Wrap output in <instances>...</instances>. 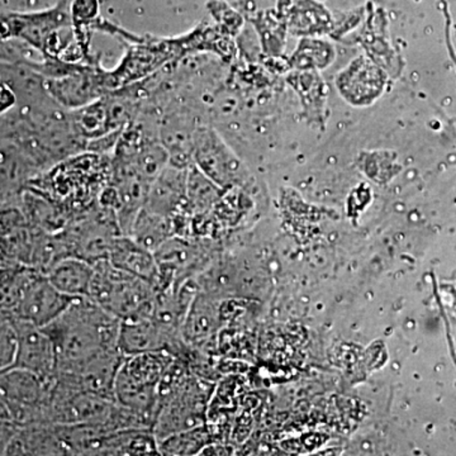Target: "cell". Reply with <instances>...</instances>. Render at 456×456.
<instances>
[{"label":"cell","mask_w":456,"mask_h":456,"mask_svg":"<svg viewBox=\"0 0 456 456\" xmlns=\"http://www.w3.org/2000/svg\"><path fill=\"white\" fill-rule=\"evenodd\" d=\"M121 320L86 298H75L42 327L55 346L57 374L74 373L106 351L118 349Z\"/></svg>","instance_id":"cell-1"},{"label":"cell","mask_w":456,"mask_h":456,"mask_svg":"<svg viewBox=\"0 0 456 456\" xmlns=\"http://www.w3.org/2000/svg\"><path fill=\"white\" fill-rule=\"evenodd\" d=\"M173 362L174 355L167 351L126 356L114 382L117 403L147 419H155L161 379Z\"/></svg>","instance_id":"cell-2"},{"label":"cell","mask_w":456,"mask_h":456,"mask_svg":"<svg viewBox=\"0 0 456 456\" xmlns=\"http://www.w3.org/2000/svg\"><path fill=\"white\" fill-rule=\"evenodd\" d=\"M93 265L89 299L119 320L152 317L156 290L151 284L116 268L108 259Z\"/></svg>","instance_id":"cell-3"},{"label":"cell","mask_w":456,"mask_h":456,"mask_svg":"<svg viewBox=\"0 0 456 456\" xmlns=\"http://www.w3.org/2000/svg\"><path fill=\"white\" fill-rule=\"evenodd\" d=\"M191 160L222 189L242 188L250 180L241 161L220 137L208 128H200L191 137Z\"/></svg>","instance_id":"cell-4"},{"label":"cell","mask_w":456,"mask_h":456,"mask_svg":"<svg viewBox=\"0 0 456 456\" xmlns=\"http://www.w3.org/2000/svg\"><path fill=\"white\" fill-rule=\"evenodd\" d=\"M74 299L56 289L44 273L27 268L16 305L8 314L44 327L59 317Z\"/></svg>","instance_id":"cell-5"},{"label":"cell","mask_w":456,"mask_h":456,"mask_svg":"<svg viewBox=\"0 0 456 456\" xmlns=\"http://www.w3.org/2000/svg\"><path fill=\"white\" fill-rule=\"evenodd\" d=\"M12 320L17 340L16 358L12 368L31 371L45 382H55L56 351L50 336L40 326L18 318L12 317Z\"/></svg>","instance_id":"cell-6"},{"label":"cell","mask_w":456,"mask_h":456,"mask_svg":"<svg viewBox=\"0 0 456 456\" xmlns=\"http://www.w3.org/2000/svg\"><path fill=\"white\" fill-rule=\"evenodd\" d=\"M179 347V331L167 329L152 317L121 320L118 349L125 356L154 351H167L171 355H175Z\"/></svg>","instance_id":"cell-7"},{"label":"cell","mask_w":456,"mask_h":456,"mask_svg":"<svg viewBox=\"0 0 456 456\" xmlns=\"http://www.w3.org/2000/svg\"><path fill=\"white\" fill-rule=\"evenodd\" d=\"M188 169L167 165L150 185L145 206L147 211L174 217L187 209Z\"/></svg>","instance_id":"cell-8"},{"label":"cell","mask_w":456,"mask_h":456,"mask_svg":"<svg viewBox=\"0 0 456 456\" xmlns=\"http://www.w3.org/2000/svg\"><path fill=\"white\" fill-rule=\"evenodd\" d=\"M108 260L116 268L142 279L158 290L160 285V269L152 251L137 244L130 236L119 235L113 240Z\"/></svg>","instance_id":"cell-9"},{"label":"cell","mask_w":456,"mask_h":456,"mask_svg":"<svg viewBox=\"0 0 456 456\" xmlns=\"http://www.w3.org/2000/svg\"><path fill=\"white\" fill-rule=\"evenodd\" d=\"M7 455H71L53 424H33L18 428Z\"/></svg>","instance_id":"cell-10"},{"label":"cell","mask_w":456,"mask_h":456,"mask_svg":"<svg viewBox=\"0 0 456 456\" xmlns=\"http://www.w3.org/2000/svg\"><path fill=\"white\" fill-rule=\"evenodd\" d=\"M102 83H106V77L102 80L99 74L75 68L71 73L49 83V89L64 106L79 108L94 102L104 86Z\"/></svg>","instance_id":"cell-11"},{"label":"cell","mask_w":456,"mask_h":456,"mask_svg":"<svg viewBox=\"0 0 456 456\" xmlns=\"http://www.w3.org/2000/svg\"><path fill=\"white\" fill-rule=\"evenodd\" d=\"M93 275L94 265L77 256H66L57 261L46 273V277L56 289L73 298H86L89 296Z\"/></svg>","instance_id":"cell-12"},{"label":"cell","mask_w":456,"mask_h":456,"mask_svg":"<svg viewBox=\"0 0 456 456\" xmlns=\"http://www.w3.org/2000/svg\"><path fill=\"white\" fill-rule=\"evenodd\" d=\"M128 236L154 253L165 241L176 236L175 222L173 217L156 215L142 208L132 224Z\"/></svg>","instance_id":"cell-13"},{"label":"cell","mask_w":456,"mask_h":456,"mask_svg":"<svg viewBox=\"0 0 456 456\" xmlns=\"http://www.w3.org/2000/svg\"><path fill=\"white\" fill-rule=\"evenodd\" d=\"M224 189L204 175L196 165L191 164L187 176V209L189 215H200L212 208L222 198Z\"/></svg>","instance_id":"cell-14"},{"label":"cell","mask_w":456,"mask_h":456,"mask_svg":"<svg viewBox=\"0 0 456 456\" xmlns=\"http://www.w3.org/2000/svg\"><path fill=\"white\" fill-rule=\"evenodd\" d=\"M17 340L13 320L8 312L0 311V373L8 370L16 358Z\"/></svg>","instance_id":"cell-15"},{"label":"cell","mask_w":456,"mask_h":456,"mask_svg":"<svg viewBox=\"0 0 456 456\" xmlns=\"http://www.w3.org/2000/svg\"><path fill=\"white\" fill-rule=\"evenodd\" d=\"M99 0H71V22L77 28L83 25H89L97 17Z\"/></svg>","instance_id":"cell-16"},{"label":"cell","mask_w":456,"mask_h":456,"mask_svg":"<svg viewBox=\"0 0 456 456\" xmlns=\"http://www.w3.org/2000/svg\"><path fill=\"white\" fill-rule=\"evenodd\" d=\"M18 426L7 419H0V455H7L9 444L16 436Z\"/></svg>","instance_id":"cell-17"}]
</instances>
